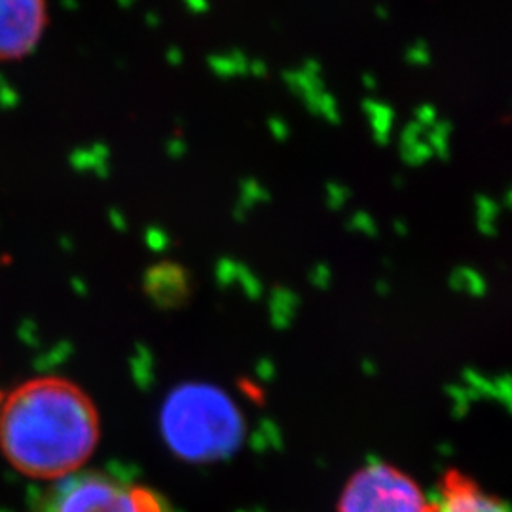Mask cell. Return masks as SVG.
<instances>
[{
  "label": "cell",
  "mask_w": 512,
  "mask_h": 512,
  "mask_svg": "<svg viewBox=\"0 0 512 512\" xmlns=\"http://www.w3.org/2000/svg\"><path fill=\"white\" fill-rule=\"evenodd\" d=\"M340 512H433V503L399 469L378 463L349 480Z\"/></svg>",
  "instance_id": "277c9868"
},
{
  "label": "cell",
  "mask_w": 512,
  "mask_h": 512,
  "mask_svg": "<svg viewBox=\"0 0 512 512\" xmlns=\"http://www.w3.org/2000/svg\"><path fill=\"white\" fill-rule=\"evenodd\" d=\"M99 433L92 399L63 378L23 382L0 401V450L21 475L57 480L80 471Z\"/></svg>",
  "instance_id": "6da1fadb"
},
{
  "label": "cell",
  "mask_w": 512,
  "mask_h": 512,
  "mask_svg": "<svg viewBox=\"0 0 512 512\" xmlns=\"http://www.w3.org/2000/svg\"><path fill=\"white\" fill-rule=\"evenodd\" d=\"M48 0H0V63L33 54L48 29Z\"/></svg>",
  "instance_id": "5b68a950"
},
{
  "label": "cell",
  "mask_w": 512,
  "mask_h": 512,
  "mask_svg": "<svg viewBox=\"0 0 512 512\" xmlns=\"http://www.w3.org/2000/svg\"><path fill=\"white\" fill-rule=\"evenodd\" d=\"M433 512H509L507 505L494 495L486 494L480 486L458 471L442 478L439 501Z\"/></svg>",
  "instance_id": "8992f818"
},
{
  "label": "cell",
  "mask_w": 512,
  "mask_h": 512,
  "mask_svg": "<svg viewBox=\"0 0 512 512\" xmlns=\"http://www.w3.org/2000/svg\"><path fill=\"white\" fill-rule=\"evenodd\" d=\"M31 512H173L154 490L97 471H76L54 480Z\"/></svg>",
  "instance_id": "3957f363"
},
{
  "label": "cell",
  "mask_w": 512,
  "mask_h": 512,
  "mask_svg": "<svg viewBox=\"0 0 512 512\" xmlns=\"http://www.w3.org/2000/svg\"><path fill=\"white\" fill-rule=\"evenodd\" d=\"M239 431L236 406L213 387L186 385L165 404V439L184 458L224 456L238 446Z\"/></svg>",
  "instance_id": "7a4b0ae2"
}]
</instances>
